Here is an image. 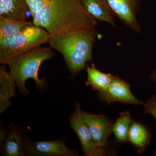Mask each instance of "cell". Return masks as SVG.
<instances>
[{
  "label": "cell",
  "instance_id": "7a4b0ae2",
  "mask_svg": "<svg viewBox=\"0 0 156 156\" xmlns=\"http://www.w3.org/2000/svg\"><path fill=\"white\" fill-rule=\"evenodd\" d=\"M101 34L96 29L80 32L60 37L50 36V47L62 54L73 79L86 70L88 62H92L94 44Z\"/></svg>",
  "mask_w": 156,
  "mask_h": 156
},
{
  "label": "cell",
  "instance_id": "3957f363",
  "mask_svg": "<svg viewBox=\"0 0 156 156\" xmlns=\"http://www.w3.org/2000/svg\"><path fill=\"white\" fill-rule=\"evenodd\" d=\"M52 49L50 47L39 46L7 62L6 65L10 68L9 73L14 78L17 88L22 95L30 94L26 87V82L28 79L34 80L37 89L40 92L47 89V80L44 78L40 79L38 72L42 63L51 60L55 56Z\"/></svg>",
  "mask_w": 156,
  "mask_h": 156
},
{
  "label": "cell",
  "instance_id": "5b68a950",
  "mask_svg": "<svg viewBox=\"0 0 156 156\" xmlns=\"http://www.w3.org/2000/svg\"><path fill=\"white\" fill-rule=\"evenodd\" d=\"M74 108V111L69 117L70 125L80 139L84 155H106L105 149L98 147L94 142L89 128L84 120L83 110L79 101H76Z\"/></svg>",
  "mask_w": 156,
  "mask_h": 156
},
{
  "label": "cell",
  "instance_id": "5bb4252c",
  "mask_svg": "<svg viewBox=\"0 0 156 156\" xmlns=\"http://www.w3.org/2000/svg\"><path fill=\"white\" fill-rule=\"evenodd\" d=\"M151 133L142 123L133 120L129 129L128 141L131 143L139 154L143 153L150 143Z\"/></svg>",
  "mask_w": 156,
  "mask_h": 156
},
{
  "label": "cell",
  "instance_id": "277c9868",
  "mask_svg": "<svg viewBox=\"0 0 156 156\" xmlns=\"http://www.w3.org/2000/svg\"><path fill=\"white\" fill-rule=\"evenodd\" d=\"M49 38L46 30L33 24L17 35L0 39V63L6 65L11 58L48 43Z\"/></svg>",
  "mask_w": 156,
  "mask_h": 156
},
{
  "label": "cell",
  "instance_id": "6da1fadb",
  "mask_svg": "<svg viewBox=\"0 0 156 156\" xmlns=\"http://www.w3.org/2000/svg\"><path fill=\"white\" fill-rule=\"evenodd\" d=\"M33 23L50 36H63L96 28L98 21L80 0H27Z\"/></svg>",
  "mask_w": 156,
  "mask_h": 156
},
{
  "label": "cell",
  "instance_id": "4fadbf2b",
  "mask_svg": "<svg viewBox=\"0 0 156 156\" xmlns=\"http://www.w3.org/2000/svg\"><path fill=\"white\" fill-rule=\"evenodd\" d=\"M29 11L27 0H0V18L26 20Z\"/></svg>",
  "mask_w": 156,
  "mask_h": 156
},
{
  "label": "cell",
  "instance_id": "7c38bea8",
  "mask_svg": "<svg viewBox=\"0 0 156 156\" xmlns=\"http://www.w3.org/2000/svg\"><path fill=\"white\" fill-rule=\"evenodd\" d=\"M17 84L9 72L7 71L5 65L0 67V114L11 106V98L16 97Z\"/></svg>",
  "mask_w": 156,
  "mask_h": 156
},
{
  "label": "cell",
  "instance_id": "52a82bcc",
  "mask_svg": "<svg viewBox=\"0 0 156 156\" xmlns=\"http://www.w3.org/2000/svg\"><path fill=\"white\" fill-rule=\"evenodd\" d=\"M97 95L100 101L108 105L115 102L136 105L144 104L132 94L130 84L118 76H115L108 87L98 91Z\"/></svg>",
  "mask_w": 156,
  "mask_h": 156
},
{
  "label": "cell",
  "instance_id": "8fae6325",
  "mask_svg": "<svg viewBox=\"0 0 156 156\" xmlns=\"http://www.w3.org/2000/svg\"><path fill=\"white\" fill-rule=\"evenodd\" d=\"M87 12L98 21L107 23L115 27V15L107 0H80Z\"/></svg>",
  "mask_w": 156,
  "mask_h": 156
},
{
  "label": "cell",
  "instance_id": "e0dca14e",
  "mask_svg": "<svg viewBox=\"0 0 156 156\" xmlns=\"http://www.w3.org/2000/svg\"><path fill=\"white\" fill-rule=\"evenodd\" d=\"M33 24L32 22L27 20L0 18V39L17 35Z\"/></svg>",
  "mask_w": 156,
  "mask_h": 156
},
{
  "label": "cell",
  "instance_id": "d6986e66",
  "mask_svg": "<svg viewBox=\"0 0 156 156\" xmlns=\"http://www.w3.org/2000/svg\"><path fill=\"white\" fill-rule=\"evenodd\" d=\"M148 79L156 85V68L148 76Z\"/></svg>",
  "mask_w": 156,
  "mask_h": 156
},
{
  "label": "cell",
  "instance_id": "9c48e42d",
  "mask_svg": "<svg viewBox=\"0 0 156 156\" xmlns=\"http://www.w3.org/2000/svg\"><path fill=\"white\" fill-rule=\"evenodd\" d=\"M83 116L94 142L98 147L105 149L108 138L112 133L114 122L105 115L94 114L83 111Z\"/></svg>",
  "mask_w": 156,
  "mask_h": 156
},
{
  "label": "cell",
  "instance_id": "9a60e30c",
  "mask_svg": "<svg viewBox=\"0 0 156 156\" xmlns=\"http://www.w3.org/2000/svg\"><path fill=\"white\" fill-rule=\"evenodd\" d=\"M87 79L85 84L90 86L92 89L99 91L108 87L113 81L115 76L109 73H105L98 69L93 62L91 66L87 64L86 67Z\"/></svg>",
  "mask_w": 156,
  "mask_h": 156
},
{
  "label": "cell",
  "instance_id": "ba28073f",
  "mask_svg": "<svg viewBox=\"0 0 156 156\" xmlns=\"http://www.w3.org/2000/svg\"><path fill=\"white\" fill-rule=\"evenodd\" d=\"M120 21L131 30L140 34L141 26L137 20V13L142 0H107Z\"/></svg>",
  "mask_w": 156,
  "mask_h": 156
},
{
  "label": "cell",
  "instance_id": "ac0fdd59",
  "mask_svg": "<svg viewBox=\"0 0 156 156\" xmlns=\"http://www.w3.org/2000/svg\"><path fill=\"white\" fill-rule=\"evenodd\" d=\"M144 113L151 115L156 119V95H152L144 105ZM156 156V150L154 153Z\"/></svg>",
  "mask_w": 156,
  "mask_h": 156
},
{
  "label": "cell",
  "instance_id": "8992f818",
  "mask_svg": "<svg viewBox=\"0 0 156 156\" xmlns=\"http://www.w3.org/2000/svg\"><path fill=\"white\" fill-rule=\"evenodd\" d=\"M26 156H78L76 151L66 146L64 138L56 140L37 141L24 136L23 138Z\"/></svg>",
  "mask_w": 156,
  "mask_h": 156
},
{
  "label": "cell",
  "instance_id": "2e32d148",
  "mask_svg": "<svg viewBox=\"0 0 156 156\" xmlns=\"http://www.w3.org/2000/svg\"><path fill=\"white\" fill-rule=\"evenodd\" d=\"M132 121L129 111L120 113L112 129V133L117 142L123 144L128 141V132Z\"/></svg>",
  "mask_w": 156,
  "mask_h": 156
},
{
  "label": "cell",
  "instance_id": "30bf717a",
  "mask_svg": "<svg viewBox=\"0 0 156 156\" xmlns=\"http://www.w3.org/2000/svg\"><path fill=\"white\" fill-rule=\"evenodd\" d=\"M23 130L12 124L7 130L0 131V145L5 156H25Z\"/></svg>",
  "mask_w": 156,
  "mask_h": 156
}]
</instances>
